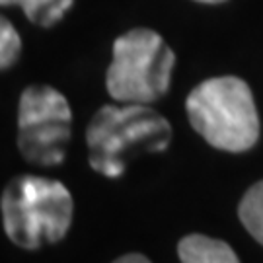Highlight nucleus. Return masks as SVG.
Returning <instances> with one entry per match:
<instances>
[{"label":"nucleus","instance_id":"obj_1","mask_svg":"<svg viewBox=\"0 0 263 263\" xmlns=\"http://www.w3.org/2000/svg\"><path fill=\"white\" fill-rule=\"evenodd\" d=\"M185 109L191 127L215 148L244 152L257 142L259 117L254 96L236 76H216L195 86Z\"/></svg>","mask_w":263,"mask_h":263},{"label":"nucleus","instance_id":"obj_3","mask_svg":"<svg viewBox=\"0 0 263 263\" xmlns=\"http://www.w3.org/2000/svg\"><path fill=\"white\" fill-rule=\"evenodd\" d=\"M2 215L10 240L33 250L43 240L57 242L65 236L72 216V199L61 181L22 176L4 189Z\"/></svg>","mask_w":263,"mask_h":263},{"label":"nucleus","instance_id":"obj_6","mask_svg":"<svg viewBox=\"0 0 263 263\" xmlns=\"http://www.w3.org/2000/svg\"><path fill=\"white\" fill-rule=\"evenodd\" d=\"M181 263H240L234 250L222 240L203 234H189L178 244Z\"/></svg>","mask_w":263,"mask_h":263},{"label":"nucleus","instance_id":"obj_7","mask_svg":"<svg viewBox=\"0 0 263 263\" xmlns=\"http://www.w3.org/2000/svg\"><path fill=\"white\" fill-rule=\"evenodd\" d=\"M74 0H0L2 6H20L31 24L51 28L65 18Z\"/></svg>","mask_w":263,"mask_h":263},{"label":"nucleus","instance_id":"obj_9","mask_svg":"<svg viewBox=\"0 0 263 263\" xmlns=\"http://www.w3.org/2000/svg\"><path fill=\"white\" fill-rule=\"evenodd\" d=\"M22 53V39L8 18L0 20V66L6 70L18 61Z\"/></svg>","mask_w":263,"mask_h":263},{"label":"nucleus","instance_id":"obj_10","mask_svg":"<svg viewBox=\"0 0 263 263\" xmlns=\"http://www.w3.org/2000/svg\"><path fill=\"white\" fill-rule=\"evenodd\" d=\"M113 263H151V261L141 254H127L123 255V257H119V259H115Z\"/></svg>","mask_w":263,"mask_h":263},{"label":"nucleus","instance_id":"obj_11","mask_svg":"<svg viewBox=\"0 0 263 263\" xmlns=\"http://www.w3.org/2000/svg\"><path fill=\"white\" fill-rule=\"evenodd\" d=\"M195 2H203V4H220V2H226V0H195Z\"/></svg>","mask_w":263,"mask_h":263},{"label":"nucleus","instance_id":"obj_5","mask_svg":"<svg viewBox=\"0 0 263 263\" xmlns=\"http://www.w3.org/2000/svg\"><path fill=\"white\" fill-rule=\"evenodd\" d=\"M70 107L51 86H29L20 98V151L39 166H55L65 158L70 139Z\"/></svg>","mask_w":263,"mask_h":263},{"label":"nucleus","instance_id":"obj_4","mask_svg":"<svg viewBox=\"0 0 263 263\" xmlns=\"http://www.w3.org/2000/svg\"><path fill=\"white\" fill-rule=\"evenodd\" d=\"M172 131L168 121L144 104L105 105L88 127L90 164L109 178L125 168V156L137 151H164Z\"/></svg>","mask_w":263,"mask_h":263},{"label":"nucleus","instance_id":"obj_8","mask_svg":"<svg viewBox=\"0 0 263 263\" xmlns=\"http://www.w3.org/2000/svg\"><path fill=\"white\" fill-rule=\"evenodd\" d=\"M238 216L246 230L263 246V179L246 191L238 207Z\"/></svg>","mask_w":263,"mask_h":263},{"label":"nucleus","instance_id":"obj_2","mask_svg":"<svg viewBox=\"0 0 263 263\" xmlns=\"http://www.w3.org/2000/svg\"><path fill=\"white\" fill-rule=\"evenodd\" d=\"M174 65V51L154 29H129L113 43L105 88L117 102L146 105L168 92Z\"/></svg>","mask_w":263,"mask_h":263}]
</instances>
